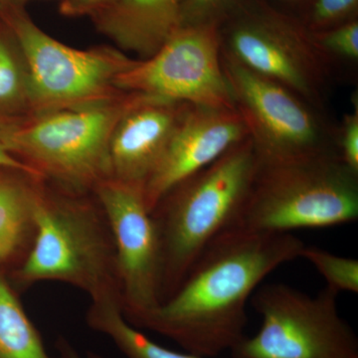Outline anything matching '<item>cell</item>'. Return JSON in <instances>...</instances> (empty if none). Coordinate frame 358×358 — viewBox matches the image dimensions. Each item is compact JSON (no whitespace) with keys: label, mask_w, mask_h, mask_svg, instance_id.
Segmentation results:
<instances>
[{"label":"cell","mask_w":358,"mask_h":358,"mask_svg":"<svg viewBox=\"0 0 358 358\" xmlns=\"http://www.w3.org/2000/svg\"><path fill=\"white\" fill-rule=\"evenodd\" d=\"M221 63L259 164L291 162L333 150L326 128L303 99L240 64L222 48Z\"/></svg>","instance_id":"ba28073f"},{"label":"cell","mask_w":358,"mask_h":358,"mask_svg":"<svg viewBox=\"0 0 358 358\" xmlns=\"http://www.w3.org/2000/svg\"><path fill=\"white\" fill-rule=\"evenodd\" d=\"M87 322L92 329L110 338L126 358H203L189 352H174L148 338L129 324L117 299L92 301Z\"/></svg>","instance_id":"2e32d148"},{"label":"cell","mask_w":358,"mask_h":358,"mask_svg":"<svg viewBox=\"0 0 358 358\" xmlns=\"http://www.w3.org/2000/svg\"><path fill=\"white\" fill-rule=\"evenodd\" d=\"M0 20L24 55L30 115L83 109L124 93L115 87V78L134 67L138 59L108 45L88 49L68 46L43 31L20 4L0 3Z\"/></svg>","instance_id":"8992f818"},{"label":"cell","mask_w":358,"mask_h":358,"mask_svg":"<svg viewBox=\"0 0 358 358\" xmlns=\"http://www.w3.org/2000/svg\"><path fill=\"white\" fill-rule=\"evenodd\" d=\"M338 296L327 287L313 296L279 282L259 286L250 301L262 324L231 350L232 358H358Z\"/></svg>","instance_id":"52a82bcc"},{"label":"cell","mask_w":358,"mask_h":358,"mask_svg":"<svg viewBox=\"0 0 358 358\" xmlns=\"http://www.w3.org/2000/svg\"><path fill=\"white\" fill-rule=\"evenodd\" d=\"M237 0H185L181 25L217 24L219 18L234 6Z\"/></svg>","instance_id":"44dd1931"},{"label":"cell","mask_w":358,"mask_h":358,"mask_svg":"<svg viewBox=\"0 0 358 358\" xmlns=\"http://www.w3.org/2000/svg\"><path fill=\"white\" fill-rule=\"evenodd\" d=\"M113 1L114 0H61L59 13L66 17H91Z\"/></svg>","instance_id":"d4e9b609"},{"label":"cell","mask_w":358,"mask_h":358,"mask_svg":"<svg viewBox=\"0 0 358 358\" xmlns=\"http://www.w3.org/2000/svg\"><path fill=\"white\" fill-rule=\"evenodd\" d=\"M148 96L124 92L83 109L13 117L9 150L45 180L73 192L93 193L110 176L109 148L115 126Z\"/></svg>","instance_id":"277c9868"},{"label":"cell","mask_w":358,"mask_h":358,"mask_svg":"<svg viewBox=\"0 0 358 358\" xmlns=\"http://www.w3.org/2000/svg\"><path fill=\"white\" fill-rule=\"evenodd\" d=\"M56 348H57L59 355H60L59 358H101L93 352L82 355L81 352H78L77 348L70 341H68L67 338H63V336H59L56 341Z\"/></svg>","instance_id":"484cf974"},{"label":"cell","mask_w":358,"mask_h":358,"mask_svg":"<svg viewBox=\"0 0 358 358\" xmlns=\"http://www.w3.org/2000/svg\"><path fill=\"white\" fill-rule=\"evenodd\" d=\"M33 223L32 246L17 272L23 285L64 282L86 292L92 301H121L114 240L94 193L43 179Z\"/></svg>","instance_id":"7a4b0ae2"},{"label":"cell","mask_w":358,"mask_h":358,"mask_svg":"<svg viewBox=\"0 0 358 358\" xmlns=\"http://www.w3.org/2000/svg\"><path fill=\"white\" fill-rule=\"evenodd\" d=\"M313 38L327 56L357 61L358 59V22L350 21L333 29L313 34Z\"/></svg>","instance_id":"ffe728a7"},{"label":"cell","mask_w":358,"mask_h":358,"mask_svg":"<svg viewBox=\"0 0 358 358\" xmlns=\"http://www.w3.org/2000/svg\"><path fill=\"white\" fill-rule=\"evenodd\" d=\"M93 193L114 240L122 310L131 322L162 303L159 231L145 204L143 186L108 178Z\"/></svg>","instance_id":"8fae6325"},{"label":"cell","mask_w":358,"mask_h":358,"mask_svg":"<svg viewBox=\"0 0 358 358\" xmlns=\"http://www.w3.org/2000/svg\"><path fill=\"white\" fill-rule=\"evenodd\" d=\"M248 136L237 110L190 106L143 185L148 210L152 212L174 186L208 166Z\"/></svg>","instance_id":"7c38bea8"},{"label":"cell","mask_w":358,"mask_h":358,"mask_svg":"<svg viewBox=\"0 0 358 358\" xmlns=\"http://www.w3.org/2000/svg\"><path fill=\"white\" fill-rule=\"evenodd\" d=\"M42 180L24 171L0 169V265L33 238V211Z\"/></svg>","instance_id":"9a60e30c"},{"label":"cell","mask_w":358,"mask_h":358,"mask_svg":"<svg viewBox=\"0 0 358 358\" xmlns=\"http://www.w3.org/2000/svg\"><path fill=\"white\" fill-rule=\"evenodd\" d=\"M218 24L182 26L155 55L115 78L124 92L212 109L236 110L221 63Z\"/></svg>","instance_id":"9c48e42d"},{"label":"cell","mask_w":358,"mask_h":358,"mask_svg":"<svg viewBox=\"0 0 358 358\" xmlns=\"http://www.w3.org/2000/svg\"><path fill=\"white\" fill-rule=\"evenodd\" d=\"M185 0H114L92 15L96 31L138 60L152 57L181 25Z\"/></svg>","instance_id":"5bb4252c"},{"label":"cell","mask_w":358,"mask_h":358,"mask_svg":"<svg viewBox=\"0 0 358 358\" xmlns=\"http://www.w3.org/2000/svg\"><path fill=\"white\" fill-rule=\"evenodd\" d=\"M30 115V78L20 44L0 20V117Z\"/></svg>","instance_id":"ac0fdd59"},{"label":"cell","mask_w":358,"mask_h":358,"mask_svg":"<svg viewBox=\"0 0 358 358\" xmlns=\"http://www.w3.org/2000/svg\"><path fill=\"white\" fill-rule=\"evenodd\" d=\"M11 117H0V169H15L24 173L39 176L32 169L16 159L8 148V136L10 131Z\"/></svg>","instance_id":"cb8c5ba5"},{"label":"cell","mask_w":358,"mask_h":358,"mask_svg":"<svg viewBox=\"0 0 358 358\" xmlns=\"http://www.w3.org/2000/svg\"><path fill=\"white\" fill-rule=\"evenodd\" d=\"M27 1H29V0H0V3H13L20 4V6H25L26 2Z\"/></svg>","instance_id":"4316f807"},{"label":"cell","mask_w":358,"mask_h":358,"mask_svg":"<svg viewBox=\"0 0 358 358\" xmlns=\"http://www.w3.org/2000/svg\"><path fill=\"white\" fill-rule=\"evenodd\" d=\"M222 50L248 69L317 103L329 75L327 56L300 26L281 14H248L231 26Z\"/></svg>","instance_id":"30bf717a"},{"label":"cell","mask_w":358,"mask_h":358,"mask_svg":"<svg viewBox=\"0 0 358 358\" xmlns=\"http://www.w3.org/2000/svg\"><path fill=\"white\" fill-rule=\"evenodd\" d=\"M190 106L150 96L129 110L110 138L109 178L143 187Z\"/></svg>","instance_id":"4fadbf2b"},{"label":"cell","mask_w":358,"mask_h":358,"mask_svg":"<svg viewBox=\"0 0 358 358\" xmlns=\"http://www.w3.org/2000/svg\"><path fill=\"white\" fill-rule=\"evenodd\" d=\"M258 167L248 136L174 186L155 207L162 246V303L180 286L205 250L234 229Z\"/></svg>","instance_id":"3957f363"},{"label":"cell","mask_w":358,"mask_h":358,"mask_svg":"<svg viewBox=\"0 0 358 358\" xmlns=\"http://www.w3.org/2000/svg\"><path fill=\"white\" fill-rule=\"evenodd\" d=\"M301 258L306 259L317 268L327 282V288L341 292L358 293V261L336 255L313 245H306Z\"/></svg>","instance_id":"d6986e66"},{"label":"cell","mask_w":358,"mask_h":358,"mask_svg":"<svg viewBox=\"0 0 358 358\" xmlns=\"http://www.w3.org/2000/svg\"><path fill=\"white\" fill-rule=\"evenodd\" d=\"M357 105V103H355ZM338 157L346 166L358 173V108L346 115L338 140Z\"/></svg>","instance_id":"7402d4cb"},{"label":"cell","mask_w":358,"mask_h":358,"mask_svg":"<svg viewBox=\"0 0 358 358\" xmlns=\"http://www.w3.org/2000/svg\"><path fill=\"white\" fill-rule=\"evenodd\" d=\"M358 219V173L338 152L259 164L235 228L261 233H292L326 228Z\"/></svg>","instance_id":"5b68a950"},{"label":"cell","mask_w":358,"mask_h":358,"mask_svg":"<svg viewBox=\"0 0 358 358\" xmlns=\"http://www.w3.org/2000/svg\"><path fill=\"white\" fill-rule=\"evenodd\" d=\"M358 0H315L313 20L317 27L345 20L357 9Z\"/></svg>","instance_id":"603a6c76"},{"label":"cell","mask_w":358,"mask_h":358,"mask_svg":"<svg viewBox=\"0 0 358 358\" xmlns=\"http://www.w3.org/2000/svg\"><path fill=\"white\" fill-rule=\"evenodd\" d=\"M293 233L228 230L208 247L171 296L131 322L203 358L232 350L246 336L247 303L263 280L301 258Z\"/></svg>","instance_id":"6da1fadb"},{"label":"cell","mask_w":358,"mask_h":358,"mask_svg":"<svg viewBox=\"0 0 358 358\" xmlns=\"http://www.w3.org/2000/svg\"><path fill=\"white\" fill-rule=\"evenodd\" d=\"M0 358H53L6 278L0 274Z\"/></svg>","instance_id":"e0dca14e"}]
</instances>
